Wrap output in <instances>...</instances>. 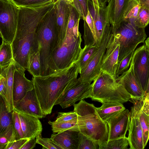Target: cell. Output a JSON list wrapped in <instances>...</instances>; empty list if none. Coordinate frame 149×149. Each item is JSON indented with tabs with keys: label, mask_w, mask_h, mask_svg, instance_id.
<instances>
[{
	"label": "cell",
	"mask_w": 149,
	"mask_h": 149,
	"mask_svg": "<svg viewBox=\"0 0 149 149\" xmlns=\"http://www.w3.org/2000/svg\"><path fill=\"white\" fill-rule=\"evenodd\" d=\"M18 7L17 29L11 46L14 59L26 70L29 55L39 51L36 32L37 26L51 8L47 4L34 7Z\"/></svg>",
	"instance_id": "1"
},
{
	"label": "cell",
	"mask_w": 149,
	"mask_h": 149,
	"mask_svg": "<svg viewBox=\"0 0 149 149\" xmlns=\"http://www.w3.org/2000/svg\"><path fill=\"white\" fill-rule=\"evenodd\" d=\"M80 73L76 61L50 75L33 77L34 89L45 117L50 114L68 84Z\"/></svg>",
	"instance_id": "2"
},
{
	"label": "cell",
	"mask_w": 149,
	"mask_h": 149,
	"mask_svg": "<svg viewBox=\"0 0 149 149\" xmlns=\"http://www.w3.org/2000/svg\"><path fill=\"white\" fill-rule=\"evenodd\" d=\"M36 32L40 58V76H47L58 71L52 59V54L57 47L58 39L54 5L39 22Z\"/></svg>",
	"instance_id": "3"
},
{
	"label": "cell",
	"mask_w": 149,
	"mask_h": 149,
	"mask_svg": "<svg viewBox=\"0 0 149 149\" xmlns=\"http://www.w3.org/2000/svg\"><path fill=\"white\" fill-rule=\"evenodd\" d=\"M73 106L77 115L78 130L98 144L99 147L106 143L108 141V125L101 118L96 107L84 100Z\"/></svg>",
	"instance_id": "4"
},
{
	"label": "cell",
	"mask_w": 149,
	"mask_h": 149,
	"mask_svg": "<svg viewBox=\"0 0 149 149\" xmlns=\"http://www.w3.org/2000/svg\"><path fill=\"white\" fill-rule=\"evenodd\" d=\"M92 84L90 98L93 101L123 104L132 98L124 86L107 73L101 72Z\"/></svg>",
	"instance_id": "5"
},
{
	"label": "cell",
	"mask_w": 149,
	"mask_h": 149,
	"mask_svg": "<svg viewBox=\"0 0 149 149\" xmlns=\"http://www.w3.org/2000/svg\"><path fill=\"white\" fill-rule=\"evenodd\" d=\"M112 28L119 44L118 62L134 51L139 44L144 43L147 37L144 28H139L128 20H124L118 29Z\"/></svg>",
	"instance_id": "6"
},
{
	"label": "cell",
	"mask_w": 149,
	"mask_h": 149,
	"mask_svg": "<svg viewBox=\"0 0 149 149\" xmlns=\"http://www.w3.org/2000/svg\"><path fill=\"white\" fill-rule=\"evenodd\" d=\"M80 32L78 36H66L62 44L53 52L52 59L58 70L68 68L78 60L82 50Z\"/></svg>",
	"instance_id": "7"
},
{
	"label": "cell",
	"mask_w": 149,
	"mask_h": 149,
	"mask_svg": "<svg viewBox=\"0 0 149 149\" xmlns=\"http://www.w3.org/2000/svg\"><path fill=\"white\" fill-rule=\"evenodd\" d=\"M19 8L12 0H0V32L2 40L11 44L18 23Z\"/></svg>",
	"instance_id": "8"
},
{
	"label": "cell",
	"mask_w": 149,
	"mask_h": 149,
	"mask_svg": "<svg viewBox=\"0 0 149 149\" xmlns=\"http://www.w3.org/2000/svg\"><path fill=\"white\" fill-rule=\"evenodd\" d=\"M113 35L111 26L104 32L100 43L92 60L80 74L79 78L82 81L91 83L101 72L102 61L107 47Z\"/></svg>",
	"instance_id": "9"
},
{
	"label": "cell",
	"mask_w": 149,
	"mask_h": 149,
	"mask_svg": "<svg viewBox=\"0 0 149 149\" xmlns=\"http://www.w3.org/2000/svg\"><path fill=\"white\" fill-rule=\"evenodd\" d=\"M92 86V83L82 81L79 78L73 80L67 85L56 105L64 109L73 105L78 101L90 98Z\"/></svg>",
	"instance_id": "10"
},
{
	"label": "cell",
	"mask_w": 149,
	"mask_h": 149,
	"mask_svg": "<svg viewBox=\"0 0 149 149\" xmlns=\"http://www.w3.org/2000/svg\"><path fill=\"white\" fill-rule=\"evenodd\" d=\"M132 61L134 74L145 93L149 77V51L145 45L134 51Z\"/></svg>",
	"instance_id": "11"
},
{
	"label": "cell",
	"mask_w": 149,
	"mask_h": 149,
	"mask_svg": "<svg viewBox=\"0 0 149 149\" xmlns=\"http://www.w3.org/2000/svg\"><path fill=\"white\" fill-rule=\"evenodd\" d=\"M139 99H131L130 100L133 104L130 112V122L127 137L130 149H143L145 148L143 131L138 117Z\"/></svg>",
	"instance_id": "12"
},
{
	"label": "cell",
	"mask_w": 149,
	"mask_h": 149,
	"mask_svg": "<svg viewBox=\"0 0 149 149\" xmlns=\"http://www.w3.org/2000/svg\"><path fill=\"white\" fill-rule=\"evenodd\" d=\"M112 32L113 35L107 47L100 71L107 73L116 79V72L118 64L119 44L113 30Z\"/></svg>",
	"instance_id": "13"
},
{
	"label": "cell",
	"mask_w": 149,
	"mask_h": 149,
	"mask_svg": "<svg viewBox=\"0 0 149 149\" xmlns=\"http://www.w3.org/2000/svg\"><path fill=\"white\" fill-rule=\"evenodd\" d=\"M106 7H100L93 3L92 0H89L88 10L94 21L96 38L95 45L97 47L100 43L104 32L111 26Z\"/></svg>",
	"instance_id": "14"
},
{
	"label": "cell",
	"mask_w": 149,
	"mask_h": 149,
	"mask_svg": "<svg viewBox=\"0 0 149 149\" xmlns=\"http://www.w3.org/2000/svg\"><path fill=\"white\" fill-rule=\"evenodd\" d=\"M106 122L108 126V141L125 137L129 127L130 112L125 109Z\"/></svg>",
	"instance_id": "15"
},
{
	"label": "cell",
	"mask_w": 149,
	"mask_h": 149,
	"mask_svg": "<svg viewBox=\"0 0 149 149\" xmlns=\"http://www.w3.org/2000/svg\"><path fill=\"white\" fill-rule=\"evenodd\" d=\"M71 4L65 0H57L55 2L56 26L58 38L56 48L61 46L66 36Z\"/></svg>",
	"instance_id": "16"
},
{
	"label": "cell",
	"mask_w": 149,
	"mask_h": 149,
	"mask_svg": "<svg viewBox=\"0 0 149 149\" xmlns=\"http://www.w3.org/2000/svg\"><path fill=\"white\" fill-rule=\"evenodd\" d=\"M14 110L39 119L44 117L34 88L28 91L14 107Z\"/></svg>",
	"instance_id": "17"
},
{
	"label": "cell",
	"mask_w": 149,
	"mask_h": 149,
	"mask_svg": "<svg viewBox=\"0 0 149 149\" xmlns=\"http://www.w3.org/2000/svg\"><path fill=\"white\" fill-rule=\"evenodd\" d=\"M25 70L19 65L14 72L13 91L14 107L28 91L34 88L33 80H30L25 77Z\"/></svg>",
	"instance_id": "18"
},
{
	"label": "cell",
	"mask_w": 149,
	"mask_h": 149,
	"mask_svg": "<svg viewBox=\"0 0 149 149\" xmlns=\"http://www.w3.org/2000/svg\"><path fill=\"white\" fill-rule=\"evenodd\" d=\"M116 80L124 86L131 95L132 99H139L144 97L145 93L134 74L132 60L129 68L116 78Z\"/></svg>",
	"instance_id": "19"
},
{
	"label": "cell",
	"mask_w": 149,
	"mask_h": 149,
	"mask_svg": "<svg viewBox=\"0 0 149 149\" xmlns=\"http://www.w3.org/2000/svg\"><path fill=\"white\" fill-rule=\"evenodd\" d=\"M130 0H109L106 8L112 28L118 29L124 20V14Z\"/></svg>",
	"instance_id": "20"
},
{
	"label": "cell",
	"mask_w": 149,
	"mask_h": 149,
	"mask_svg": "<svg viewBox=\"0 0 149 149\" xmlns=\"http://www.w3.org/2000/svg\"><path fill=\"white\" fill-rule=\"evenodd\" d=\"M18 113L24 138L30 140L38 136H42V125L39 118L22 113Z\"/></svg>",
	"instance_id": "21"
},
{
	"label": "cell",
	"mask_w": 149,
	"mask_h": 149,
	"mask_svg": "<svg viewBox=\"0 0 149 149\" xmlns=\"http://www.w3.org/2000/svg\"><path fill=\"white\" fill-rule=\"evenodd\" d=\"M78 131L68 130L58 133H53L51 138L63 149H78Z\"/></svg>",
	"instance_id": "22"
},
{
	"label": "cell",
	"mask_w": 149,
	"mask_h": 149,
	"mask_svg": "<svg viewBox=\"0 0 149 149\" xmlns=\"http://www.w3.org/2000/svg\"><path fill=\"white\" fill-rule=\"evenodd\" d=\"M19 66L14 60L9 65L0 67V74L5 76L7 81L6 101L5 104L9 112L12 111L14 109L13 91V77L15 70Z\"/></svg>",
	"instance_id": "23"
},
{
	"label": "cell",
	"mask_w": 149,
	"mask_h": 149,
	"mask_svg": "<svg viewBox=\"0 0 149 149\" xmlns=\"http://www.w3.org/2000/svg\"><path fill=\"white\" fill-rule=\"evenodd\" d=\"M139 100L138 117L143 131L145 148L149 139V101L145 96Z\"/></svg>",
	"instance_id": "24"
},
{
	"label": "cell",
	"mask_w": 149,
	"mask_h": 149,
	"mask_svg": "<svg viewBox=\"0 0 149 149\" xmlns=\"http://www.w3.org/2000/svg\"><path fill=\"white\" fill-rule=\"evenodd\" d=\"M125 109L123 104L116 102H104L100 107H96L100 117L105 122Z\"/></svg>",
	"instance_id": "25"
},
{
	"label": "cell",
	"mask_w": 149,
	"mask_h": 149,
	"mask_svg": "<svg viewBox=\"0 0 149 149\" xmlns=\"http://www.w3.org/2000/svg\"><path fill=\"white\" fill-rule=\"evenodd\" d=\"M98 47L96 45H84L78 60L76 61L79 67L80 74L91 61Z\"/></svg>",
	"instance_id": "26"
},
{
	"label": "cell",
	"mask_w": 149,
	"mask_h": 149,
	"mask_svg": "<svg viewBox=\"0 0 149 149\" xmlns=\"http://www.w3.org/2000/svg\"><path fill=\"white\" fill-rule=\"evenodd\" d=\"M0 133H2L13 125L12 111L9 112L4 101L0 96Z\"/></svg>",
	"instance_id": "27"
},
{
	"label": "cell",
	"mask_w": 149,
	"mask_h": 149,
	"mask_svg": "<svg viewBox=\"0 0 149 149\" xmlns=\"http://www.w3.org/2000/svg\"><path fill=\"white\" fill-rule=\"evenodd\" d=\"M14 60L11 44L2 40L0 47V67L9 65Z\"/></svg>",
	"instance_id": "28"
},
{
	"label": "cell",
	"mask_w": 149,
	"mask_h": 149,
	"mask_svg": "<svg viewBox=\"0 0 149 149\" xmlns=\"http://www.w3.org/2000/svg\"><path fill=\"white\" fill-rule=\"evenodd\" d=\"M41 69L40 54L38 51L29 55L27 70L35 77L40 76Z\"/></svg>",
	"instance_id": "29"
},
{
	"label": "cell",
	"mask_w": 149,
	"mask_h": 149,
	"mask_svg": "<svg viewBox=\"0 0 149 149\" xmlns=\"http://www.w3.org/2000/svg\"><path fill=\"white\" fill-rule=\"evenodd\" d=\"M48 123L50 125L53 133H59L68 130H78L77 119L72 120L57 122L49 121Z\"/></svg>",
	"instance_id": "30"
},
{
	"label": "cell",
	"mask_w": 149,
	"mask_h": 149,
	"mask_svg": "<svg viewBox=\"0 0 149 149\" xmlns=\"http://www.w3.org/2000/svg\"><path fill=\"white\" fill-rule=\"evenodd\" d=\"M129 145L127 138L126 136L108 141L99 149H127Z\"/></svg>",
	"instance_id": "31"
},
{
	"label": "cell",
	"mask_w": 149,
	"mask_h": 149,
	"mask_svg": "<svg viewBox=\"0 0 149 149\" xmlns=\"http://www.w3.org/2000/svg\"><path fill=\"white\" fill-rule=\"evenodd\" d=\"M140 7V4L138 0H130L124 13V20L136 19Z\"/></svg>",
	"instance_id": "32"
},
{
	"label": "cell",
	"mask_w": 149,
	"mask_h": 149,
	"mask_svg": "<svg viewBox=\"0 0 149 149\" xmlns=\"http://www.w3.org/2000/svg\"><path fill=\"white\" fill-rule=\"evenodd\" d=\"M17 139V136L13 125L0 133V149H5L7 144Z\"/></svg>",
	"instance_id": "33"
},
{
	"label": "cell",
	"mask_w": 149,
	"mask_h": 149,
	"mask_svg": "<svg viewBox=\"0 0 149 149\" xmlns=\"http://www.w3.org/2000/svg\"><path fill=\"white\" fill-rule=\"evenodd\" d=\"M79 18H81L79 14L71 3L66 36L75 35L73 33V29L77 21Z\"/></svg>",
	"instance_id": "34"
},
{
	"label": "cell",
	"mask_w": 149,
	"mask_h": 149,
	"mask_svg": "<svg viewBox=\"0 0 149 149\" xmlns=\"http://www.w3.org/2000/svg\"><path fill=\"white\" fill-rule=\"evenodd\" d=\"M78 149H97L99 145L91 139L79 132Z\"/></svg>",
	"instance_id": "35"
},
{
	"label": "cell",
	"mask_w": 149,
	"mask_h": 149,
	"mask_svg": "<svg viewBox=\"0 0 149 149\" xmlns=\"http://www.w3.org/2000/svg\"><path fill=\"white\" fill-rule=\"evenodd\" d=\"M149 23V10L140 7L135 22V25L139 28H145Z\"/></svg>",
	"instance_id": "36"
},
{
	"label": "cell",
	"mask_w": 149,
	"mask_h": 149,
	"mask_svg": "<svg viewBox=\"0 0 149 149\" xmlns=\"http://www.w3.org/2000/svg\"><path fill=\"white\" fill-rule=\"evenodd\" d=\"M18 7H34L44 5L54 0H12Z\"/></svg>",
	"instance_id": "37"
},
{
	"label": "cell",
	"mask_w": 149,
	"mask_h": 149,
	"mask_svg": "<svg viewBox=\"0 0 149 149\" xmlns=\"http://www.w3.org/2000/svg\"><path fill=\"white\" fill-rule=\"evenodd\" d=\"M134 52L132 51L130 52L118 62L116 72V79L127 70L130 67Z\"/></svg>",
	"instance_id": "38"
},
{
	"label": "cell",
	"mask_w": 149,
	"mask_h": 149,
	"mask_svg": "<svg viewBox=\"0 0 149 149\" xmlns=\"http://www.w3.org/2000/svg\"><path fill=\"white\" fill-rule=\"evenodd\" d=\"M36 143L41 145L42 149H63L51 138H43L38 136L36 137Z\"/></svg>",
	"instance_id": "39"
},
{
	"label": "cell",
	"mask_w": 149,
	"mask_h": 149,
	"mask_svg": "<svg viewBox=\"0 0 149 149\" xmlns=\"http://www.w3.org/2000/svg\"><path fill=\"white\" fill-rule=\"evenodd\" d=\"M12 123L14 129L17 136V139L24 138L18 113L13 110L12 112Z\"/></svg>",
	"instance_id": "40"
},
{
	"label": "cell",
	"mask_w": 149,
	"mask_h": 149,
	"mask_svg": "<svg viewBox=\"0 0 149 149\" xmlns=\"http://www.w3.org/2000/svg\"><path fill=\"white\" fill-rule=\"evenodd\" d=\"M56 118V121H65L77 119V115L74 111L67 112H59Z\"/></svg>",
	"instance_id": "41"
},
{
	"label": "cell",
	"mask_w": 149,
	"mask_h": 149,
	"mask_svg": "<svg viewBox=\"0 0 149 149\" xmlns=\"http://www.w3.org/2000/svg\"><path fill=\"white\" fill-rule=\"evenodd\" d=\"M29 140L27 138H24L15 140L9 143L5 149H21Z\"/></svg>",
	"instance_id": "42"
},
{
	"label": "cell",
	"mask_w": 149,
	"mask_h": 149,
	"mask_svg": "<svg viewBox=\"0 0 149 149\" xmlns=\"http://www.w3.org/2000/svg\"><path fill=\"white\" fill-rule=\"evenodd\" d=\"M7 88V81L6 77L0 74V94L5 103L6 101V95Z\"/></svg>",
	"instance_id": "43"
},
{
	"label": "cell",
	"mask_w": 149,
	"mask_h": 149,
	"mask_svg": "<svg viewBox=\"0 0 149 149\" xmlns=\"http://www.w3.org/2000/svg\"><path fill=\"white\" fill-rule=\"evenodd\" d=\"M85 20L92 32L96 37L94 21L91 13L88 10Z\"/></svg>",
	"instance_id": "44"
},
{
	"label": "cell",
	"mask_w": 149,
	"mask_h": 149,
	"mask_svg": "<svg viewBox=\"0 0 149 149\" xmlns=\"http://www.w3.org/2000/svg\"><path fill=\"white\" fill-rule=\"evenodd\" d=\"M72 4L79 14L81 19L85 20L82 8L78 0H73V2Z\"/></svg>",
	"instance_id": "45"
},
{
	"label": "cell",
	"mask_w": 149,
	"mask_h": 149,
	"mask_svg": "<svg viewBox=\"0 0 149 149\" xmlns=\"http://www.w3.org/2000/svg\"><path fill=\"white\" fill-rule=\"evenodd\" d=\"M36 143V138L29 140L21 149H32L34 148Z\"/></svg>",
	"instance_id": "46"
},
{
	"label": "cell",
	"mask_w": 149,
	"mask_h": 149,
	"mask_svg": "<svg viewBox=\"0 0 149 149\" xmlns=\"http://www.w3.org/2000/svg\"><path fill=\"white\" fill-rule=\"evenodd\" d=\"M89 0H78L82 8L84 17L85 19L88 12Z\"/></svg>",
	"instance_id": "47"
},
{
	"label": "cell",
	"mask_w": 149,
	"mask_h": 149,
	"mask_svg": "<svg viewBox=\"0 0 149 149\" xmlns=\"http://www.w3.org/2000/svg\"><path fill=\"white\" fill-rule=\"evenodd\" d=\"M141 7L146 8L149 10V0H138Z\"/></svg>",
	"instance_id": "48"
},
{
	"label": "cell",
	"mask_w": 149,
	"mask_h": 149,
	"mask_svg": "<svg viewBox=\"0 0 149 149\" xmlns=\"http://www.w3.org/2000/svg\"><path fill=\"white\" fill-rule=\"evenodd\" d=\"M100 7H105L107 6V4L109 0H97Z\"/></svg>",
	"instance_id": "49"
},
{
	"label": "cell",
	"mask_w": 149,
	"mask_h": 149,
	"mask_svg": "<svg viewBox=\"0 0 149 149\" xmlns=\"http://www.w3.org/2000/svg\"><path fill=\"white\" fill-rule=\"evenodd\" d=\"M145 45L146 48L149 51V37L145 41Z\"/></svg>",
	"instance_id": "50"
},
{
	"label": "cell",
	"mask_w": 149,
	"mask_h": 149,
	"mask_svg": "<svg viewBox=\"0 0 149 149\" xmlns=\"http://www.w3.org/2000/svg\"><path fill=\"white\" fill-rule=\"evenodd\" d=\"M149 93V77L148 80V84L146 88V90L145 93V95L146 94L148 93Z\"/></svg>",
	"instance_id": "51"
},
{
	"label": "cell",
	"mask_w": 149,
	"mask_h": 149,
	"mask_svg": "<svg viewBox=\"0 0 149 149\" xmlns=\"http://www.w3.org/2000/svg\"><path fill=\"white\" fill-rule=\"evenodd\" d=\"M92 0L93 2V3H94L95 5H96L98 6H99L97 0Z\"/></svg>",
	"instance_id": "52"
},
{
	"label": "cell",
	"mask_w": 149,
	"mask_h": 149,
	"mask_svg": "<svg viewBox=\"0 0 149 149\" xmlns=\"http://www.w3.org/2000/svg\"><path fill=\"white\" fill-rule=\"evenodd\" d=\"M57 0H54V2H55ZM71 3H72L73 1V0H65Z\"/></svg>",
	"instance_id": "53"
},
{
	"label": "cell",
	"mask_w": 149,
	"mask_h": 149,
	"mask_svg": "<svg viewBox=\"0 0 149 149\" xmlns=\"http://www.w3.org/2000/svg\"><path fill=\"white\" fill-rule=\"evenodd\" d=\"M144 96L149 101V93L146 94Z\"/></svg>",
	"instance_id": "54"
}]
</instances>
